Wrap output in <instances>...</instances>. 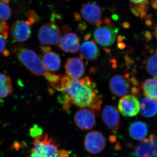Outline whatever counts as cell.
Here are the masks:
<instances>
[{
    "instance_id": "cell-21",
    "label": "cell",
    "mask_w": 157,
    "mask_h": 157,
    "mask_svg": "<svg viewBox=\"0 0 157 157\" xmlns=\"http://www.w3.org/2000/svg\"><path fill=\"white\" fill-rule=\"evenodd\" d=\"M13 93V84L11 77L0 73V98H5Z\"/></svg>"
},
{
    "instance_id": "cell-30",
    "label": "cell",
    "mask_w": 157,
    "mask_h": 157,
    "mask_svg": "<svg viewBox=\"0 0 157 157\" xmlns=\"http://www.w3.org/2000/svg\"><path fill=\"white\" fill-rule=\"evenodd\" d=\"M58 157H70V155L67 151L60 149Z\"/></svg>"
},
{
    "instance_id": "cell-24",
    "label": "cell",
    "mask_w": 157,
    "mask_h": 157,
    "mask_svg": "<svg viewBox=\"0 0 157 157\" xmlns=\"http://www.w3.org/2000/svg\"><path fill=\"white\" fill-rule=\"evenodd\" d=\"M59 101L63 105V109L67 111L70 109L73 103L69 96L65 93L59 98Z\"/></svg>"
},
{
    "instance_id": "cell-6",
    "label": "cell",
    "mask_w": 157,
    "mask_h": 157,
    "mask_svg": "<svg viewBox=\"0 0 157 157\" xmlns=\"http://www.w3.org/2000/svg\"><path fill=\"white\" fill-rule=\"evenodd\" d=\"M95 113L89 108L83 107L78 109L74 115V121L80 130L89 131L95 126Z\"/></svg>"
},
{
    "instance_id": "cell-5",
    "label": "cell",
    "mask_w": 157,
    "mask_h": 157,
    "mask_svg": "<svg viewBox=\"0 0 157 157\" xmlns=\"http://www.w3.org/2000/svg\"><path fill=\"white\" fill-rule=\"evenodd\" d=\"M106 146L104 135L98 131L89 132L84 139V146L86 150L91 154H98L103 151Z\"/></svg>"
},
{
    "instance_id": "cell-25",
    "label": "cell",
    "mask_w": 157,
    "mask_h": 157,
    "mask_svg": "<svg viewBox=\"0 0 157 157\" xmlns=\"http://www.w3.org/2000/svg\"><path fill=\"white\" fill-rule=\"evenodd\" d=\"M26 16L28 18V20L26 21L30 25L38 21L40 18L33 11H28L26 13Z\"/></svg>"
},
{
    "instance_id": "cell-28",
    "label": "cell",
    "mask_w": 157,
    "mask_h": 157,
    "mask_svg": "<svg viewBox=\"0 0 157 157\" xmlns=\"http://www.w3.org/2000/svg\"><path fill=\"white\" fill-rule=\"evenodd\" d=\"M134 5L139 6L140 9L144 8L148 0H130Z\"/></svg>"
},
{
    "instance_id": "cell-14",
    "label": "cell",
    "mask_w": 157,
    "mask_h": 157,
    "mask_svg": "<svg viewBox=\"0 0 157 157\" xmlns=\"http://www.w3.org/2000/svg\"><path fill=\"white\" fill-rule=\"evenodd\" d=\"M80 38L73 33H68L62 37L58 43L59 48L66 52L75 53L80 48Z\"/></svg>"
},
{
    "instance_id": "cell-20",
    "label": "cell",
    "mask_w": 157,
    "mask_h": 157,
    "mask_svg": "<svg viewBox=\"0 0 157 157\" xmlns=\"http://www.w3.org/2000/svg\"><path fill=\"white\" fill-rule=\"evenodd\" d=\"M144 95L157 101V79L148 78L144 82L141 86Z\"/></svg>"
},
{
    "instance_id": "cell-7",
    "label": "cell",
    "mask_w": 157,
    "mask_h": 157,
    "mask_svg": "<svg viewBox=\"0 0 157 157\" xmlns=\"http://www.w3.org/2000/svg\"><path fill=\"white\" fill-rule=\"evenodd\" d=\"M109 87L114 95L118 97L127 95L132 90L129 74L114 75L109 81Z\"/></svg>"
},
{
    "instance_id": "cell-23",
    "label": "cell",
    "mask_w": 157,
    "mask_h": 157,
    "mask_svg": "<svg viewBox=\"0 0 157 157\" xmlns=\"http://www.w3.org/2000/svg\"><path fill=\"white\" fill-rule=\"evenodd\" d=\"M11 15V10L7 4L0 2V22L8 20Z\"/></svg>"
},
{
    "instance_id": "cell-1",
    "label": "cell",
    "mask_w": 157,
    "mask_h": 157,
    "mask_svg": "<svg viewBox=\"0 0 157 157\" xmlns=\"http://www.w3.org/2000/svg\"><path fill=\"white\" fill-rule=\"evenodd\" d=\"M58 90L67 94L76 106L89 108L97 114L100 113L102 98L97 89L95 82L88 76L75 79L61 75Z\"/></svg>"
},
{
    "instance_id": "cell-32",
    "label": "cell",
    "mask_w": 157,
    "mask_h": 157,
    "mask_svg": "<svg viewBox=\"0 0 157 157\" xmlns=\"http://www.w3.org/2000/svg\"><path fill=\"white\" fill-rule=\"evenodd\" d=\"M10 2V0H5V2H4V3H6V4H9Z\"/></svg>"
},
{
    "instance_id": "cell-29",
    "label": "cell",
    "mask_w": 157,
    "mask_h": 157,
    "mask_svg": "<svg viewBox=\"0 0 157 157\" xmlns=\"http://www.w3.org/2000/svg\"><path fill=\"white\" fill-rule=\"evenodd\" d=\"M6 44V38L0 35V53L2 52H4L5 53Z\"/></svg>"
},
{
    "instance_id": "cell-13",
    "label": "cell",
    "mask_w": 157,
    "mask_h": 157,
    "mask_svg": "<svg viewBox=\"0 0 157 157\" xmlns=\"http://www.w3.org/2000/svg\"><path fill=\"white\" fill-rule=\"evenodd\" d=\"M65 70L67 76L70 78L79 79L84 74V63L80 58H70L66 62Z\"/></svg>"
},
{
    "instance_id": "cell-16",
    "label": "cell",
    "mask_w": 157,
    "mask_h": 157,
    "mask_svg": "<svg viewBox=\"0 0 157 157\" xmlns=\"http://www.w3.org/2000/svg\"><path fill=\"white\" fill-rule=\"evenodd\" d=\"M51 49L42 52V61L48 70L52 72L58 71L61 66L59 56L58 54L51 51Z\"/></svg>"
},
{
    "instance_id": "cell-9",
    "label": "cell",
    "mask_w": 157,
    "mask_h": 157,
    "mask_svg": "<svg viewBox=\"0 0 157 157\" xmlns=\"http://www.w3.org/2000/svg\"><path fill=\"white\" fill-rule=\"evenodd\" d=\"M119 110L121 114L126 117H132L137 115L140 111L139 100L134 95H126L119 101Z\"/></svg>"
},
{
    "instance_id": "cell-22",
    "label": "cell",
    "mask_w": 157,
    "mask_h": 157,
    "mask_svg": "<svg viewBox=\"0 0 157 157\" xmlns=\"http://www.w3.org/2000/svg\"><path fill=\"white\" fill-rule=\"evenodd\" d=\"M146 68L147 73L157 79V52L149 57L146 61Z\"/></svg>"
},
{
    "instance_id": "cell-26",
    "label": "cell",
    "mask_w": 157,
    "mask_h": 157,
    "mask_svg": "<svg viewBox=\"0 0 157 157\" xmlns=\"http://www.w3.org/2000/svg\"><path fill=\"white\" fill-rule=\"evenodd\" d=\"M43 130L41 127L37 124H34L33 127L29 129V134L31 137L36 138L42 135Z\"/></svg>"
},
{
    "instance_id": "cell-4",
    "label": "cell",
    "mask_w": 157,
    "mask_h": 157,
    "mask_svg": "<svg viewBox=\"0 0 157 157\" xmlns=\"http://www.w3.org/2000/svg\"><path fill=\"white\" fill-rule=\"evenodd\" d=\"M38 38L39 42L43 45H56L61 38V33L59 27L54 22H52L44 25L40 28Z\"/></svg>"
},
{
    "instance_id": "cell-10",
    "label": "cell",
    "mask_w": 157,
    "mask_h": 157,
    "mask_svg": "<svg viewBox=\"0 0 157 157\" xmlns=\"http://www.w3.org/2000/svg\"><path fill=\"white\" fill-rule=\"evenodd\" d=\"M116 32L109 26L98 27L95 30L94 37L99 45L108 47L113 44L116 38Z\"/></svg>"
},
{
    "instance_id": "cell-19",
    "label": "cell",
    "mask_w": 157,
    "mask_h": 157,
    "mask_svg": "<svg viewBox=\"0 0 157 157\" xmlns=\"http://www.w3.org/2000/svg\"><path fill=\"white\" fill-rule=\"evenodd\" d=\"M152 142L150 137L144 138L134 149V154L136 157H151Z\"/></svg>"
},
{
    "instance_id": "cell-8",
    "label": "cell",
    "mask_w": 157,
    "mask_h": 157,
    "mask_svg": "<svg viewBox=\"0 0 157 157\" xmlns=\"http://www.w3.org/2000/svg\"><path fill=\"white\" fill-rule=\"evenodd\" d=\"M82 16L85 20L90 25L101 26L102 24V11L98 4L90 2L83 4L81 6Z\"/></svg>"
},
{
    "instance_id": "cell-15",
    "label": "cell",
    "mask_w": 157,
    "mask_h": 157,
    "mask_svg": "<svg viewBox=\"0 0 157 157\" xmlns=\"http://www.w3.org/2000/svg\"><path fill=\"white\" fill-rule=\"evenodd\" d=\"M80 56L89 60L97 59L100 56V49L94 41L87 40L82 43L80 47Z\"/></svg>"
},
{
    "instance_id": "cell-31",
    "label": "cell",
    "mask_w": 157,
    "mask_h": 157,
    "mask_svg": "<svg viewBox=\"0 0 157 157\" xmlns=\"http://www.w3.org/2000/svg\"><path fill=\"white\" fill-rule=\"evenodd\" d=\"M155 36L156 38L157 39V25L156 26L155 28Z\"/></svg>"
},
{
    "instance_id": "cell-2",
    "label": "cell",
    "mask_w": 157,
    "mask_h": 157,
    "mask_svg": "<svg viewBox=\"0 0 157 157\" xmlns=\"http://www.w3.org/2000/svg\"><path fill=\"white\" fill-rule=\"evenodd\" d=\"M14 52L18 61L36 76H43L47 79L52 74L33 50L21 48H17Z\"/></svg>"
},
{
    "instance_id": "cell-12",
    "label": "cell",
    "mask_w": 157,
    "mask_h": 157,
    "mask_svg": "<svg viewBox=\"0 0 157 157\" xmlns=\"http://www.w3.org/2000/svg\"><path fill=\"white\" fill-rule=\"evenodd\" d=\"M30 25L27 21H17L13 24L11 29V35L15 42H25L31 36Z\"/></svg>"
},
{
    "instance_id": "cell-27",
    "label": "cell",
    "mask_w": 157,
    "mask_h": 157,
    "mask_svg": "<svg viewBox=\"0 0 157 157\" xmlns=\"http://www.w3.org/2000/svg\"><path fill=\"white\" fill-rule=\"evenodd\" d=\"M9 26L6 21L0 22V35L6 38L9 36Z\"/></svg>"
},
{
    "instance_id": "cell-33",
    "label": "cell",
    "mask_w": 157,
    "mask_h": 157,
    "mask_svg": "<svg viewBox=\"0 0 157 157\" xmlns=\"http://www.w3.org/2000/svg\"><path fill=\"white\" fill-rule=\"evenodd\" d=\"M155 1L156 3H157V0H155Z\"/></svg>"
},
{
    "instance_id": "cell-18",
    "label": "cell",
    "mask_w": 157,
    "mask_h": 157,
    "mask_svg": "<svg viewBox=\"0 0 157 157\" xmlns=\"http://www.w3.org/2000/svg\"><path fill=\"white\" fill-rule=\"evenodd\" d=\"M141 115L146 117L154 116L157 113V102L153 99L145 97L142 98L140 103Z\"/></svg>"
},
{
    "instance_id": "cell-3",
    "label": "cell",
    "mask_w": 157,
    "mask_h": 157,
    "mask_svg": "<svg viewBox=\"0 0 157 157\" xmlns=\"http://www.w3.org/2000/svg\"><path fill=\"white\" fill-rule=\"evenodd\" d=\"M59 145L56 140L47 134L36 137L28 157H58Z\"/></svg>"
},
{
    "instance_id": "cell-11",
    "label": "cell",
    "mask_w": 157,
    "mask_h": 157,
    "mask_svg": "<svg viewBox=\"0 0 157 157\" xmlns=\"http://www.w3.org/2000/svg\"><path fill=\"white\" fill-rule=\"evenodd\" d=\"M102 117L104 123L112 132L118 130L120 116L116 107L113 105H106L102 111Z\"/></svg>"
},
{
    "instance_id": "cell-17",
    "label": "cell",
    "mask_w": 157,
    "mask_h": 157,
    "mask_svg": "<svg viewBox=\"0 0 157 157\" xmlns=\"http://www.w3.org/2000/svg\"><path fill=\"white\" fill-rule=\"evenodd\" d=\"M148 132L147 125L141 121H136L132 123L129 128L130 136L135 140L140 141L145 138Z\"/></svg>"
}]
</instances>
